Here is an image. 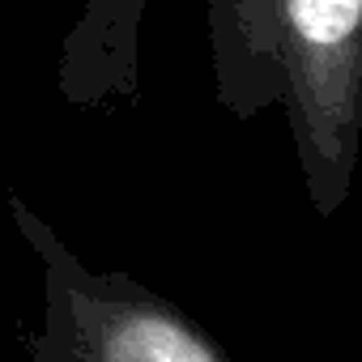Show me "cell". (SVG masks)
Here are the masks:
<instances>
[{
  "mask_svg": "<svg viewBox=\"0 0 362 362\" xmlns=\"http://www.w3.org/2000/svg\"><path fill=\"white\" fill-rule=\"evenodd\" d=\"M218 94L286 107L315 184H345L362 128V0H209Z\"/></svg>",
  "mask_w": 362,
  "mask_h": 362,
  "instance_id": "6da1fadb",
  "label": "cell"
},
{
  "mask_svg": "<svg viewBox=\"0 0 362 362\" xmlns=\"http://www.w3.org/2000/svg\"><path fill=\"white\" fill-rule=\"evenodd\" d=\"M103 362H218V358L170 315L119 311L103 328Z\"/></svg>",
  "mask_w": 362,
  "mask_h": 362,
  "instance_id": "7a4b0ae2",
  "label": "cell"
}]
</instances>
